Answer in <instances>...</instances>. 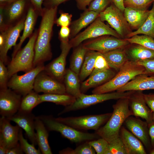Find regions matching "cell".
I'll return each mask as SVG.
<instances>
[{
  "label": "cell",
  "instance_id": "cell-45",
  "mask_svg": "<svg viewBox=\"0 0 154 154\" xmlns=\"http://www.w3.org/2000/svg\"><path fill=\"white\" fill-rule=\"evenodd\" d=\"M59 13L60 17L56 19L55 24L58 27H69L71 23L72 15L60 11Z\"/></svg>",
  "mask_w": 154,
  "mask_h": 154
},
{
  "label": "cell",
  "instance_id": "cell-20",
  "mask_svg": "<svg viewBox=\"0 0 154 154\" xmlns=\"http://www.w3.org/2000/svg\"><path fill=\"white\" fill-rule=\"evenodd\" d=\"M35 117L32 112L26 113L18 112L12 117L7 118L23 129L31 143L35 146L37 145L35 129Z\"/></svg>",
  "mask_w": 154,
  "mask_h": 154
},
{
  "label": "cell",
  "instance_id": "cell-32",
  "mask_svg": "<svg viewBox=\"0 0 154 154\" xmlns=\"http://www.w3.org/2000/svg\"><path fill=\"white\" fill-rule=\"evenodd\" d=\"M99 53L91 50H88L87 52L79 75L80 82L83 81L92 72L96 58Z\"/></svg>",
  "mask_w": 154,
  "mask_h": 154
},
{
  "label": "cell",
  "instance_id": "cell-50",
  "mask_svg": "<svg viewBox=\"0 0 154 154\" xmlns=\"http://www.w3.org/2000/svg\"><path fill=\"white\" fill-rule=\"evenodd\" d=\"M145 101L150 109L153 112H154V94H144Z\"/></svg>",
  "mask_w": 154,
  "mask_h": 154
},
{
  "label": "cell",
  "instance_id": "cell-40",
  "mask_svg": "<svg viewBox=\"0 0 154 154\" xmlns=\"http://www.w3.org/2000/svg\"><path fill=\"white\" fill-rule=\"evenodd\" d=\"M154 0H124L125 7H129L134 9L145 10L153 3Z\"/></svg>",
  "mask_w": 154,
  "mask_h": 154
},
{
  "label": "cell",
  "instance_id": "cell-42",
  "mask_svg": "<svg viewBox=\"0 0 154 154\" xmlns=\"http://www.w3.org/2000/svg\"><path fill=\"white\" fill-rule=\"evenodd\" d=\"M111 2L112 0H93L87 9L100 13L108 7Z\"/></svg>",
  "mask_w": 154,
  "mask_h": 154
},
{
  "label": "cell",
  "instance_id": "cell-51",
  "mask_svg": "<svg viewBox=\"0 0 154 154\" xmlns=\"http://www.w3.org/2000/svg\"><path fill=\"white\" fill-rule=\"evenodd\" d=\"M9 27L5 21L3 9L0 7V33L5 31Z\"/></svg>",
  "mask_w": 154,
  "mask_h": 154
},
{
  "label": "cell",
  "instance_id": "cell-24",
  "mask_svg": "<svg viewBox=\"0 0 154 154\" xmlns=\"http://www.w3.org/2000/svg\"><path fill=\"white\" fill-rule=\"evenodd\" d=\"M149 90H154V76L143 74L136 76L117 91L124 92Z\"/></svg>",
  "mask_w": 154,
  "mask_h": 154
},
{
  "label": "cell",
  "instance_id": "cell-27",
  "mask_svg": "<svg viewBox=\"0 0 154 154\" xmlns=\"http://www.w3.org/2000/svg\"><path fill=\"white\" fill-rule=\"evenodd\" d=\"M66 93L75 98L80 97L82 94L79 75L70 68L66 70L63 81Z\"/></svg>",
  "mask_w": 154,
  "mask_h": 154
},
{
  "label": "cell",
  "instance_id": "cell-54",
  "mask_svg": "<svg viewBox=\"0 0 154 154\" xmlns=\"http://www.w3.org/2000/svg\"><path fill=\"white\" fill-rule=\"evenodd\" d=\"M148 125L151 144V147L153 148H154V123L153 122Z\"/></svg>",
  "mask_w": 154,
  "mask_h": 154
},
{
  "label": "cell",
  "instance_id": "cell-35",
  "mask_svg": "<svg viewBox=\"0 0 154 154\" xmlns=\"http://www.w3.org/2000/svg\"><path fill=\"white\" fill-rule=\"evenodd\" d=\"M75 48L71 56L69 68L79 75L85 55L88 50L84 48L82 44Z\"/></svg>",
  "mask_w": 154,
  "mask_h": 154
},
{
  "label": "cell",
  "instance_id": "cell-56",
  "mask_svg": "<svg viewBox=\"0 0 154 154\" xmlns=\"http://www.w3.org/2000/svg\"><path fill=\"white\" fill-rule=\"evenodd\" d=\"M15 0H0V7H3Z\"/></svg>",
  "mask_w": 154,
  "mask_h": 154
},
{
  "label": "cell",
  "instance_id": "cell-22",
  "mask_svg": "<svg viewBox=\"0 0 154 154\" xmlns=\"http://www.w3.org/2000/svg\"><path fill=\"white\" fill-rule=\"evenodd\" d=\"M116 75L111 68L92 73L89 78L82 82L80 87L82 93L86 92L90 88L96 87L108 82Z\"/></svg>",
  "mask_w": 154,
  "mask_h": 154
},
{
  "label": "cell",
  "instance_id": "cell-12",
  "mask_svg": "<svg viewBox=\"0 0 154 154\" xmlns=\"http://www.w3.org/2000/svg\"><path fill=\"white\" fill-rule=\"evenodd\" d=\"M29 0H15L3 9L5 23L9 27L14 26L26 18L31 5Z\"/></svg>",
  "mask_w": 154,
  "mask_h": 154
},
{
  "label": "cell",
  "instance_id": "cell-58",
  "mask_svg": "<svg viewBox=\"0 0 154 154\" xmlns=\"http://www.w3.org/2000/svg\"><path fill=\"white\" fill-rule=\"evenodd\" d=\"M152 120H153V122L154 123V112H153Z\"/></svg>",
  "mask_w": 154,
  "mask_h": 154
},
{
  "label": "cell",
  "instance_id": "cell-46",
  "mask_svg": "<svg viewBox=\"0 0 154 154\" xmlns=\"http://www.w3.org/2000/svg\"><path fill=\"white\" fill-rule=\"evenodd\" d=\"M135 62L144 67L146 70L145 74L148 76H154V58Z\"/></svg>",
  "mask_w": 154,
  "mask_h": 154
},
{
  "label": "cell",
  "instance_id": "cell-52",
  "mask_svg": "<svg viewBox=\"0 0 154 154\" xmlns=\"http://www.w3.org/2000/svg\"><path fill=\"white\" fill-rule=\"evenodd\" d=\"M93 0H76V5L78 8L81 10H85L86 9L91 2Z\"/></svg>",
  "mask_w": 154,
  "mask_h": 154
},
{
  "label": "cell",
  "instance_id": "cell-34",
  "mask_svg": "<svg viewBox=\"0 0 154 154\" xmlns=\"http://www.w3.org/2000/svg\"><path fill=\"white\" fill-rule=\"evenodd\" d=\"M140 34L151 37L154 39V1L152 8L143 25L136 31L131 32L127 36L129 38Z\"/></svg>",
  "mask_w": 154,
  "mask_h": 154
},
{
  "label": "cell",
  "instance_id": "cell-38",
  "mask_svg": "<svg viewBox=\"0 0 154 154\" xmlns=\"http://www.w3.org/2000/svg\"><path fill=\"white\" fill-rule=\"evenodd\" d=\"M88 143L97 154H111L109 143L103 138L91 140L88 141Z\"/></svg>",
  "mask_w": 154,
  "mask_h": 154
},
{
  "label": "cell",
  "instance_id": "cell-47",
  "mask_svg": "<svg viewBox=\"0 0 154 154\" xmlns=\"http://www.w3.org/2000/svg\"><path fill=\"white\" fill-rule=\"evenodd\" d=\"M70 0H44L43 5L47 8H54L58 7L61 4Z\"/></svg>",
  "mask_w": 154,
  "mask_h": 154
},
{
  "label": "cell",
  "instance_id": "cell-39",
  "mask_svg": "<svg viewBox=\"0 0 154 154\" xmlns=\"http://www.w3.org/2000/svg\"><path fill=\"white\" fill-rule=\"evenodd\" d=\"M19 142L24 153L26 154H42L39 148L37 149L34 144L29 143L27 140L24 137L21 128H20L19 134Z\"/></svg>",
  "mask_w": 154,
  "mask_h": 154
},
{
  "label": "cell",
  "instance_id": "cell-16",
  "mask_svg": "<svg viewBox=\"0 0 154 154\" xmlns=\"http://www.w3.org/2000/svg\"><path fill=\"white\" fill-rule=\"evenodd\" d=\"M33 90L43 94H66L64 84L47 74L44 70L36 78Z\"/></svg>",
  "mask_w": 154,
  "mask_h": 154
},
{
  "label": "cell",
  "instance_id": "cell-7",
  "mask_svg": "<svg viewBox=\"0 0 154 154\" xmlns=\"http://www.w3.org/2000/svg\"><path fill=\"white\" fill-rule=\"evenodd\" d=\"M112 114V113H107L79 117H59L55 119L78 130L97 131L107 122Z\"/></svg>",
  "mask_w": 154,
  "mask_h": 154
},
{
  "label": "cell",
  "instance_id": "cell-3",
  "mask_svg": "<svg viewBox=\"0 0 154 154\" xmlns=\"http://www.w3.org/2000/svg\"><path fill=\"white\" fill-rule=\"evenodd\" d=\"M145 74L146 70L144 67L129 60L113 78L95 88L92 93L93 94H100L117 91L136 76Z\"/></svg>",
  "mask_w": 154,
  "mask_h": 154
},
{
  "label": "cell",
  "instance_id": "cell-37",
  "mask_svg": "<svg viewBox=\"0 0 154 154\" xmlns=\"http://www.w3.org/2000/svg\"><path fill=\"white\" fill-rule=\"evenodd\" d=\"M96 152L87 141L73 149L68 148L64 149L59 152L60 154H95Z\"/></svg>",
  "mask_w": 154,
  "mask_h": 154
},
{
  "label": "cell",
  "instance_id": "cell-57",
  "mask_svg": "<svg viewBox=\"0 0 154 154\" xmlns=\"http://www.w3.org/2000/svg\"><path fill=\"white\" fill-rule=\"evenodd\" d=\"M150 154H154V148H153L150 151Z\"/></svg>",
  "mask_w": 154,
  "mask_h": 154
},
{
  "label": "cell",
  "instance_id": "cell-41",
  "mask_svg": "<svg viewBox=\"0 0 154 154\" xmlns=\"http://www.w3.org/2000/svg\"><path fill=\"white\" fill-rule=\"evenodd\" d=\"M109 143L111 154H127L124 145L120 136Z\"/></svg>",
  "mask_w": 154,
  "mask_h": 154
},
{
  "label": "cell",
  "instance_id": "cell-53",
  "mask_svg": "<svg viewBox=\"0 0 154 154\" xmlns=\"http://www.w3.org/2000/svg\"><path fill=\"white\" fill-rule=\"evenodd\" d=\"M24 152L19 143L15 145L8 149L7 154H23Z\"/></svg>",
  "mask_w": 154,
  "mask_h": 154
},
{
  "label": "cell",
  "instance_id": "cell-15",
  "mask_svg": "<svg viewBox=\"0 0 154 154\" xmlns=\"http://www.w3.org/2000/svg\"><path fill=\"white\" fill-rule=\"evenodd\" d=\"M22 96L7 88L0 89V114L10 117L19 111Z\"/></svg>",
  "mask_w": 154,
  "mask_h": 154
},
{
  "label": "cell",
  "instance_id": "cell-9",
  "mask_svg": "<svg viewBox=\"0 0 154 154\" xmlns=\"http://www.w3.org/2000/svg\"><path fill=\"white\" fill-rule=\"evenodd\" d=\"M44 64L39 65L25 74L13 75L9 79L8 87L22 96L33 90L34 84L38 74L44 69Z\"/></svg>",
  "mask_w": 154,
  "mask_h": 154
},
{
  "label": "cell",
  "instance_id": "cell-8",
  "mask_svg": "<svg viewBox=\"0 0 154 154\" xmlns=\"http://www.w3.org/2000/svg\"><path fill=\"white\" fill-rule=\"evenodd\" d=\"M106 35L120 37L115 30L105 24L98 17L84 31L71 39L69 42L71 48H75L85 40Z\"/></svg>",
  "mask_w": 154,
  "mask_h": 154
},
{
  "label": "cell",
  "instance_id": "cell-55",
  "mask_svg": "<svg viewBox=\"0 0 154 154\" xmlns=\"http://www.w3.org/2000/svg\"><path fill=\"white\" fill-rule=\"evenodd\" d=\"M112 3L118 9L122 12L125 8L124 5V0H112Z\"/></svg>",
  "mask_w": 154,
  "mask_h": 154
},
{
  "label": "cell",
  "instance_id": "cell-5",
  "mask_svg": "<svg viewBox=\"0 0 154 154\" xmlns=\"http://www.w3.org/2000/svg\"><path fill=\"white\" fill-rule=\"evenodd\" d=\"M48 131L60 133L65 138L72 142L80 143L89 141L98 138L96 133L82 132L70 126L56 120L51 116L41 115L38 116Z\"/></svg>",
  "mask_w": 154,
  "mask_h": 154
},
{
  "label": "cell",
  "instance_id": "cell-2",
  "mask_svg": "<svg viewBox=\"0 0 154 154\" xmlns=\"http://www.w3.org/2000/svg\"><path fill=\"white\" fill-rule=\"evenodd\" d=\"M112 107L113 112L109 119L95 133L109 143L119 136L122 124L129 117L133 116L129 108V98L118 99Z\"/></svg>",
  "mask_w": 154,
  "mask_h": 154
},
{
  "label": "cell",
  "instance_id": "cell-4",
  "mask_svg": "<svg viewBox=\"0 0 154 154\" xmlns=\"http://www.w3.org/2000/svg\"><path fill=\"white\" fill-rule=\"evenodd\" d=\"M38 33V29H37L29 38L27 44L17 52L8 64L7 68L9 79L19 72L26 73L34 68L35 45Z\"/></svg>",
  "mask_w": 154,
  "mask_h": 154
},
{
  "label": "cell",
  "instance_id": "cell-30",
  "mask_svg": "<svg viewBox=\"0 0 154 154\" xmlns=\"http://www.w3.org/2000/svg\"><path fill=\"white\" fill-rule=\"evenodd\" d=\"M134 44L124 49L129 60L136 62L154 58V50L139 44Z\"/></svg>",
  "mask_w": 154,
  "mask_h": 154
},
{
  "label": "cell",
  "instance_id": "cell-6",
  "mask_svg": "<svg viewBox=\"0 0 154 154\" xmlns=\"http://www.w3.org/2000/svg\"><path fill=\"white\" fill-rule=\"evenodd\" d=\"M134 91L118 92L100 94L86 95L82 93L72 104L66 106L58 114L86 108L91 106L112 99L129 98Z\"/></svg>",
  "mask_w": 154,
  "mask_h": 154
},
{
  "label": "cell",
  "instance_id": "cell-14",
  "mask_svg": "<svg viewBox=\"0 0 154 154\" xmlns=\"http://www.w3.org/2000/svg\"><path fill=\"white\" fill-rule=\"evenodd\" d=\"M69 39L60 41L61 52L60 55L46 66L44 70L48 75L62 82L65 73L66 60L71 48Z\"/></svg>",
  "mask_w": 154,
  "mask_h": 154
},
{
  "label": "cell",
  "instance_id": "cell-19",
  "mask_svg": "<svg viewBox=\"0 0 154 154\" xmlns=\"http://www.w3.org/2000/svg\"><path fill=\"white\" fill-rule=\"evenodd\" d=\"M124 123L130 132L140 140L147 149H149L152 147L148 124L146 121L130 116L126 119Z\"/></svg>",
  "mask_w": 154,
  "mask_h": 154
},
{
  "label": "cell",
  "instance_id": "cell-44",
  "mask_svg": "<svg viewBox=\"0 0 154 154\" xmlns=\"http://www.w3.org/2000/svg\"><path fill=\"white\" fill-rule=\"evenodd\" d=\"M110 68L104 57L100 52L97 56L95 61L94 68L92 73Z\"/></svg>",
  "mask_w": 154,
  "mask_h": 154
},
{
  "label": "cell",
  "instance_id": "cell-11",
  "mask_svg": "<svg viewBox=\"0 0 154 154\" xmlns=\"http://www.w3.org/2000/svg\"><path fill=\"white\" fill-rule=\"evenodd\" d=\"M106 36L89 39L82 44L88 50L103 53L116 49L124 48L130 44L125 39Z\"/></svg>",
  "mask_w": 154,
  "mask_h": 154
},
{
  "label": "cell",
  "instance_id": "cell-28",
  "mask_svg": "<svg viewBox=\"0 0 154 154\" xmlns=\"http://www.w3.org/2000/svg\"><path fill=\"white\" fill-rule=\"evenodd\" d=\"M102 54L110 67L117 71H119L129 60L124 48L116 49Z\"/></svg>",
  "mask_w": 154,
  "mask_h": 154
},
{
  "label": "cell",
  "instance_id": "cell-49",
  "mask_svg": "<svg viewBox=\"0 0 154 154\" xmlns=\"http://www.w3.org/2000/svg\"><path fill=\"white\" fill-rule=\"evenodd\" d=\"M44 0H29L39 16H41L43 11L42 5Z\"/></svg>",
  "mask_w": 154,
  "mask_h": 154
},
{
  "label": "cell",
  "instance_id": "cell-10",
  "mask_svg": "<svg viewBox=\"0 0 154 154\" xmlns=\"http://www.w3.org/2000/svg\"><path fill=\"white\" fill-rule=\"evenodd\" d=\"M122 12L113 3L100 13L99 17L102 21H106L120 37L123 38L131 32Z\"/></svg>",
  "mask_w": 154,
  "mask_h": 154
},
{
  "label": "cell",
  "instance_id": "cell-36",
  "mask_svg": "<svg viewBox=\"0 0 154 154\" xmlns=\"http://www.w3.org/2000/svg\"><path fill=\"white\" fill-rule=\"evenodd\" d=\"M130 44L141 45L149 49L154 50V39L145 35H136L129 38H125Z\"/></svg>",
  "mask_w": 154,
  "mask_h": 154
},
{
  "label": "cell",
  "instance_id": "cell-29",
  "mask_svg": "<svg viewBox=\"0 0 154 154\" xmlns=\"http://www.w3.org/2000/svg\"><path fill=\"white\" fill-rule=\"evenodd\" d=\"M123 12L125 18L129 25L137 29L145 21L149 10H139L127 7Z\"/></svg>",
  "mask_w": 154,
  "mask_h": 154
},
{
  "label": "cell",
  "instance_id": "cell-1",
  "mask_svg": "<svg viewBox=\"0 0 154 154\" xmlns=\"http://www.w3.org/2000/svg\"><path fill=\"white\" fill-rule=\"evenodd\" d=\"M58 7L43 8L41 20L35 45L34 68L49 60L52 57L50 43Z\"/></svg>",
  "mask_w": 154,
  "mask_h": 154
},
{
  "label": "cell",
  "instance_id": "cell-31",
  "mask_svg": "<svg viewBox=\"0 0 154 154\" xmlns=\"http://www.w3.org/2000/svg\"><path fill=\"white\" fill-rule=\"evenodd\" d=\"M41 103L44 102H49L56 104L66 106L73 104L76 98L67 94H43L39 95Z\"/></svg>",
  "mask_w": 154,
  "mask_h": 154
},
{
  "label": "cell",
  "instance_id": "cell-43",
  "mask_svg": "<svg viewBox=\"0 0 154 154\" xmlns=\"http://www.w3.org/2000/svg\"><path fill=\"white\" fill-rule=\"evenodd\" d=\"M9 79L7 68L3 62L0 60V89L8 88Z\"/></svg>",
  "mask_w": 154,
  "mask_h": 154
},
{
  "label": "cell",
  "instance_id": "cell-21",
  "mask_svg": "<svg viewBox=\"0 0 154 154\" xmlns=\"http://www.w3.org/2000/svg\"><path fill=\"white\" fill-rule=\"evenodd\" d=\"M119 136L124 145L127 154H146L141 142L123 126L121 127Z\"/></svg>",
  "mask_w": 154,
  "mask_h": 154
},
{
  "label": "cell",
  "instance_id": "cell-18",
  "mask_svg": "<svg viewBox=\"0 0 154 154\" xmlns=\"http://www.w3.org/2000/svg\"><path fill=\"white\" fill-rule=\"evenodd\" d=\"M8 118L1 116L0 118V146L8 149L19 143L20 127L17 124L12 125Z\"/></svg>",
  "mask_w": 154,
  "mask_h": 154
},
{
  "label": "cell",
  "instance_id": "cell-17",
  "mask_svg": "<svg viewBox=\"0 0 154 154\" xmlns=\"http://www.w3.org/2000/svg\"><path fill=\"white\" fill-rule=\"evenodd\" d=\"M129 107L133 116L145 120L148 125L153 122V112L147 105L141 91H135L129 98Z\"/></svg>",
  "mask_w": 154,
  "mask_h": 154
},
{
  "label": "cell",
  "instance_id": "cell-33",
  "mask_svg": "<svg viewBox=\"0 0 154 154\" xmlns=\"http://www.w3.org/2000/svg\"><path fill=\"white\" fill-rule=\"evenodd\" d=\"M40 103L39 95L33 90L22 97L18 112L26 113H31L33 109Z\"/></svg>",
  "mask_w": 154,
  "mask_h": 154
},
{
  "label": "cell",
  "instance_id": "cell-13",
  "mask_svg": "<svg viewBox=\"0 0 154 154\" xmlns=\"http://www.w3.org/2000/svg\"><path fill=\"white\" fill-rule=\"evenodd\" d=\"M25 19L16 25L10 27L0 33V60L6 65L8 64L7 53L8 50L16 42L21 31L23 30Z\"/></svg>",
  "mask_w": 154,
  "mask_h": 154
},
{
  "label": "cell",
  "instance_id": "cell-23",
  "mask_svg": "<svg viewBox=\"0 0 154 154\" xmlns=\"http://www.w3.org/2000/svg\"><path fill=\"white\" fill-rule=\"evenodd\" d=\"M38 16V15L31 4L25 21L22 35L20 37L19 42L14 46L12 54V58L21 49L25 40L28 37L30 38L33 34Z\"/></svg>",
  "mask_w": 154,
  "mask_h": 154
},
{
  "label": "cell",
  "instance_id": "cell-48",
  "mask_svg": "<svg viewBox=\"0 0 154 154\" xmlns=\"http://www.w3.org/2000/svg\"><path fill=\"white\" fill-rule=\"evenodd\" d=\"M70 34V29L68 27H62L58 33V38L60 41L68 39Z\"/></svg>",
  "mask_w": 154,
  "mask_h": 154
},
{
  "label": "cell",
  "instance_id": "cell-26",
  "mask_svg": "<svg viewBox=\"0 0 154 154\" xmlns=\"http://www.w3.org/2000/svg\"><path fill=\"white\" fill-rule=\"evenodd\" d=\"M99 13L86 9L78 19L71 22L70 25L69 38H74L80 31L91 24L99 16Z\"/></svg>",
  "mask_w": 154,
  "mask_h": 154
},
{
  "label": "cell",
  "instance_id": "cell-25",
  "mask_svg": "<svg viewBox=\"0 0 154 154\" xmlns=\"http://www.w3.org/2000/svg\"><path fill=\"white\" fill-rule=\"evenodd\" d=\"M35 129L37 145L42 154H52L48 141V130L38 116L35 118Z\"/></svg>",
  "mask_w": 154,
  "mask_h": 154
}]
</instances>
